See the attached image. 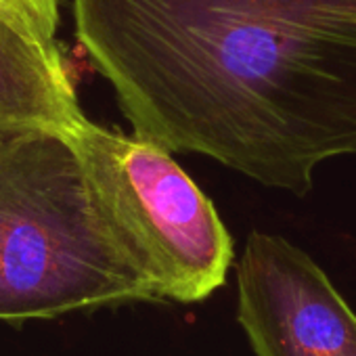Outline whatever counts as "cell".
<instances>
[{
    "mask_svg": "<svg viewBox=\"0 0 356 356\" xmlns=\"http://www.w3.org/2000/svg\"><path fill=\"white\" fill-rule=\"evenodd\" d=\"M132 132L306 195L356 153V0H72Z\"/></svg>",
    "mask_w": 356,
    "mask_h": 356,
    "instance_id": "obj_1",
    "label": "cell"
},
{
    "mask_svg": "<svg viewBox=\"0 0 356 356\" xmlns=\"http://www.w3.org/2000/svg\"><path fill=\"white\" fill-rule=\"evenodd\" d=\"M161 302L99 206L67 132L0 130V321Z\"/></svg>",
    "mask_w": 356,
    "mask_h": 356,
    "instance_id": "obj_2",
    "label": "cell"
},
{
    "mask_svg": "<svg viewBox=\"0 0 356 356\" xmlns=\"http://www.w3.org/2000/svg\"><path fill=\"white\" fill-rule=\"evenodd\" d=\"M67 136L99 206L161 302L197 304L227 283L233 237L170 149L88 118Z\"/></svg>",
    "mask_w": 356,
    "mask_h": 356,
    "instance_id": "obj_3",
    "label": "cell"
},
{
    "mask_svg": "<svg viewBox=\"0 0 356 356\" xmlns=\"http://www.w3.org/2000/svg\"><path fill=\"white\" fill-rule=\"evenodd\" d=\"M237 291V321L256 356H356V312L285 237L250 233Z\"/></svg>",
    "mask_w": 356,
    "mask_h": 356,
    "instance_id": "obj_4",
    "label": "cell"
},
{
    "mask_svg": "<svg viewBox=\"0 0 356 356\" xmlns=\"http://www.w3.org/2000/svg\"><path fill=\"white\" fill-rule=\"evenodd\" d=\"M84 118L59 44L0 13V130L67 132Z\"/></svg>",
    "mask_w": 356,
    "mask_h": 356,
    "instance_id": "obj_5",
    "label": "cell"
},
{
    "mask_svg": "<svg viewBox=\"0 0 356 356\" xmlns=\"http://www.w3.org/2000/svg\"><path fill=\"white\" fill-rule=\"evenodd\" d=\"M0 13L22 24L38 38L57 42L59 0H0Z\"/></svg>",
    "mask_w": 356,
    "mask_h": 356,
    "instance_id": "obj_6",
    "label": "cell"
}]
</instances>
